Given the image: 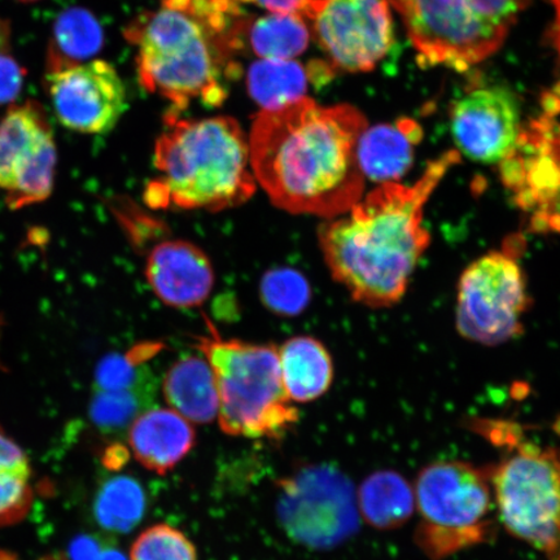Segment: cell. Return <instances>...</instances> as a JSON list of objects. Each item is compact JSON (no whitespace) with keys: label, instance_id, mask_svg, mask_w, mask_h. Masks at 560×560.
Listing matches in <instances>:
<instances>
[{"label":"cell","instance_id":"16","mask_svg":"<svg viewBox=\"0 0 560 560\" xmlns=\"http://www.w3.org/2000/svg\"><path fill=\"white\" fill-rule=\"evenodd\" d=\"M196 433L177 411L151 408L130 425L129 444L136 459L159 475L172 471L191 452Z\"/></svg>","mask_w":560,"mask_h":560},{"label":"cell","instance_id":"35","mask_svg":"<svg viewBox=\"0 0 560 560\" xmlns=\"http://www.w3.org/2000/svg\"><path fill=\"white\" fill-rule=\"evenodd\" d=\"M11 42L10 24L0 18V52L9 51Z\"/></svg>","mask_w":560,"mask_h":560},{"label":"cell","instance_id":"9","mask_svg":"<svg viewBox=\"0 0 560 560\" xmlns=\"http://www.w3.org/2000/svg\"><path fill=\"white\" fill-rule=\"evenodd\" d=\"M278 488V517L293 541L312 549H331L359 529L357 494L338 468H303L279 480Z\"/></svg>","mask_w":560,"mask_h":560},{"label":"cell","instance_id":"14","mask_svg":"<svg viewBox=\"0 0 560 560\" xmlns=\"http://www.w3.org/2000/svg\"><path fill=\"white\" fill-rule=\"evenodd\" d=\"M451 128L465 156L481 164H502L520 142V103L506 88H475L453 103Z\"/></svg>","mask_w":560,"mask_h":560},{"label":"cell","instance_id":"21","mask_svg":"<svg viewBox=\"0 0 560 560\" xmlns=\"http://www.w3.org/2000/svg\"><path fill=\"white\" fill-rule=\"evenodd\" d=\"M103 44V30L93 13L77 7L61 12L52 27L46 72L90 61Z\"/></svg>","mask_w":560,"mask_h":560},{"label":"cell","instance_id":"33","mask_svg":"<svg viewBox=\"0 0 560 560\" xmlns=\"http://www.w3.org/2000/svg\"><path fill=\"white\" fill-rule=\"evenodd\" d=\"M109 542L112 541L107 538L97 535L77 536L66 551L48 560H100L105 546Z\"/></svg>","mask_w":560,"mask_h":560},{"label":"cell","instance_id":"12","mask_svg":"<svg viewBox=\"0 0 560 560\" xmlns=\"http://www.w3.org/2000/svg\"><path fill=\"white\" fill-rule=\"evenodd\" d=\"M311 25L331 68L349 73L373 70L395 40L387 0H327Z\"/></svg>","mask_w":560,"mask_h":560},{"label":"cell","instance_id":"28","mask_svg":"<svg viewBox=\"0 0 560 560\" xmlns=\"http://www.w3.org/2000/svg\"><path fill=\"white\" fill-rule=\"evenodd\" d=\"M130 560H198V555L179 529L156 524L138 536L131 546Z\"/></svg>","mask_w":560,"mask_h":560},{"label":"cell","instance_id":"15","mask_svg":"<svg viewBox=\"0 0 560 560\" xmlns=\"http://www.w3.org/2000/svg\"><path fill=\"white\" fill-rule=\"evenodd\" d=\"M145 278L159 300L179 310L205 304L215 280L206 252L180 240L161 242L150 252Z\"/></svg>","mask_w":560,"mask_h":560},{"label":"cell","instance_id":"23","mask_svg":"<svg viewBox=\"0 0 560 560\" xmlns=\"http://www.w3.org/2000/svg\"><path fill=\"white\" fill-rule=\"evenodd\" d=\"M311 23L296 15L269 13L245 21L243 39L260 60H295L306 51L311 42Z\"/></svg>","mask_w":560,"mask_h":560},{"label":"cell","instance_id":"31","mask_svg":"<svg viewBox=\"0 0 560 560\" xmlns=\"http://www.w3.org/2000/svg\"><path fill=\"white\" fill-rule=\"evenodd\" d=\"M25 70L9 51L0 52V105L15 102L23 90Z\"/></svg>","mask_w":560,"mask_h":560},{"label":"cell","instance_id":"20","mask_svg":"<svg viewBox=\"0 0 560 560\" xmlns=\"http://www.w3.org/2000/svg\"><path fill=\"white\" fill-rule=\"evenodd\" d=\"M355 494L363 521L377 530L401 528L416 513L415 488L396 471L371 474Z\"/></svg>","mask_w":560,"mask_h":560},{"label":"cell","instance_id":"38","mask_svg":"<svg viewBox=\"0 0 560 560\" xmlns=\"http://www.w3.org/2000/svg\"><path fill=\"white\" fill-rule=\"evenodd\" d=\"M19 2L33 3V2H38V0H19Z\"/></svg>","mask_w":560,"mask_h":560},{"label":"cell","instance_id":"17","mask_svg":"<svg viewBox=\"0 0 560 560\" xmlns=\"http://www.w3.org/2000/svg\"><path fill=\"white\" fill-rule=\"evenodd\" d=\"M422 139V128L411 118L368 126L357 145L363 177L377 185L397 184L415 163L416 149Z\"/></svg>","mask_w":560,"mask_h":560},{"label":"cell","instance_id":"10","mask_svg":"<svg viewBox=\"0 0 560 560\" xmlns=\"http://www.w3.org/2000/svg\"><path fill=\"white\" fill-rule=\"evenodd\" d=\"M529 306L527 283L511 250H493L462 275L457 296V328L466 339L495 346L523 331Z\"/></svg>","mask_w":560,"mask_h":560},{"label":"cell","instance_id":"13","mask_svg":"<svg viewBox=\"0 0 560 560\" xmlns=\"http://www.w3.org/2000/svg\"><path fill=\"white\" fill-rule=\"evenodd\" d=\"M45 86L60 124L82 135H105L128 108L125 83L104 60L46 72Z\"/></svg>","mask_w":560,"mask_h":560},{"label":"cell","instance_id":"32","mask_svg":"<svg viewBox=\"0 0 560 560\" xmlns=\"http://www.w3.org/2000/svg\"><path fill=\"white\" fill-rule=\"evenodd\" d=\"M0 474L32 476L30 459L0 427Z\"/></svg>","mask_w":560,"mask_h":560},{"label":"cell","instance_id":"24","mask_svg":"<svg viewBox=\"0 0 560 560\" xmlns=\"http://www.w3.org/2000/svg\"><path fill=\"white\" fill-rule=\"evenodd\" d=\"M145 493L131 476H114L97 490L94 516L105 530L129 534L145 514Z\"/></svg>","mask_w":560,"mask_h":560},{"label":"cell","instance_id":"11","mask_svg":"<svg viewBox=\"0 0 560 560\" xmlns=\"http://www.w3.org/2000/svg\"><path fill=\"white\" fill-rule=\"evenodd\" d=\"M56 145L38 103L12 107L0 121V190L12 210L39 205L54 188Z\"/></svg>","mask_w":560,"mask_h":560},{"label":"cell","instance_id":"18","mask_svg":"<svg viewBox=\"0 0 560 560\" xmlns=\"http://www.w3.org/2000/svg\"><path fill=\"white\" fill-rule=\"evenodd\" d=\"M163 394L171 409L188 422H213L220 411L219 388L205 355H188L167 370Z\"/></svg>","mask_w":560,"mask_h":560},{"label":"cell","instance_id":"4","mask_svg":"<svg viewBox=\"0 0 560 560\" xmlns=\"http://www.w3.org/2000/svg\"><path fill=\"white\" fill-rule=\"evenodd\" d=\"M155 167L158 178L144 192L147 206L153 209L217 213L243 206L257 190L248 138L231 117L167 116L156 140Z\"/></svg>","mask_w":560,"mask_h":560},{"label":"cell","instance_id":"30","mask_svg":"<svg viewBox=\"0 0 560 560\" xmlns=\"http://www.w3.org/2000/svg\"><path fill=\"white\" fill-rule=\"evenodd\" d=\"M226 2L237 7L241 4H252L260 7V9L270 13L296 15L312 23L327 0H226Z\"/></svg>","mask_w":560,"mask_h":560},{"label":"cell","instance_id":"27","mask_svg":"<svg viewBox=\"0 0 560 560\" xmlns=\"http://www.w3.org/2000/svg\"><path fill=\"white\" fill-rule=\"evenodd\" d=\"M260 299L270 312L295 317L311 304L312 287L296 269H271L261 278Z\"/></svg>","mask_w":560,"mask_h":560},{"label":"cell","instance_id":"19","mask_svg":"<svg viewBox=\"0 0 560 560\" xmlns=\"http://www.w3.org/2000/svg\"><path fill=\"white\" fill-rule=\"evenodd\" d=\"M283 387L292 402H311L330 389L334 365L324 345L311 336H296L278 348Z\"/></svg>","mask_w":560,"mask_h":560},{"label":"cell","instance_id":"3","mask_svg":"<svg viewBox=\"0 0 560 560\" xmlns=\"http://www.w3.org/2000/svg\"><path fill=\"white\" fill-rule=\"evenodd\" d=\"M237 5L226 0H163L125 32L137 47L139 81L174 114L195 101L220 105L243 42Z\"/></svg>","mask_w":560,"mask_h":560},{"label":"cell","instance_id":"1","mask_svg":"<svg viewBox=\"0 0 560 560\" xmlns=\"http://www.w3.org/2000/svg\"><path fill=\"white\" fill-rule=\"evenodd\" d=\"M368 126L352 105L324 107L310 96L261 110L248 138L257 185L291 214L326 221L345 214L365 190L357 145Z\"/></svg>","mask_w":560,"mask_h":560},{"label":"cell","instance_id":"36","mask_svg":"<svg viewBox=\"0 0 560 560\" xmlns=\"http://www.w3.org/2000/svg\"><path fill=\"white\" fill-rule=\"evenodd\" d=\"M100 560H130L124 555L120 549L115 548V545L109 542L105 546Z\"/></svg>","mask_w":560,"mask_h":560},{"label":"cell","instance_id":"7","mask_svg":"<svg viewBox=\"0 0 560 560\" xmlns=\"http://www.w3.org/2000/svg\"><path fill=\"white\" fill-rule=\"evenodd\" d=\"M416 544L430 560H444L492 540L497 516L488 468L440 460L419 472Z\"/></svg>","mask_w":560,"mask_h":560},{"label":"cell","instance_id":"2","mask_svg":"<svg viewBox=\"0 0 560 560\" xmlns=\"http://www.w3.org/2000/svg\"><path fill=\"white\" fill-rule=\"evenodd\" d=\"M459 152L431 161L415 185L384 184L348 212L322 223V255L357 303L387 307L402 299L431 236L423 210Z\"/></svg>","mask_w":560,"mask_h":560},{"label":"cell","instance_id":"5","mask_svg":"<svg viewBox=\"0 0 560 560\" xmlns=\"http://www.w3.org/2000/svg\"><path fill=\"white\" fill-rule=\"evenodd\" d=\"M198 349L213 370L220 396V427L226 435L280 439L299 420L280 374L278 348L272 345L198 338Z\"/></svg>","mask_w":560,"mask_h":560},{"label":"cell","instance_id":"29","mask_svg":"<svg viewBox=\"0 0 560 560\" xmlns=\"http://www.w3.org/2000/svg\"><path fill=\"white\" fill-rule=\"evenodd\" d=\"M30 476L0 474V527L24 520L33 503Z\"/></svg>","mask_w":560,"mask_h":560},{"label":"cell","instance_id":"34","mask_svg":"<svg viewBox=\"0 0 560 560\" xmlns=\"http://www.w3.org/2000/svg\"><path fill=\"white\" fill-rule=\"evenodd\" d=\"M126 460H128V452H126L122 446L117 445L110 447V450L105 453L104 464L110 468V470L122 466Z\"/></svg>","mask_w":560,"mask_h":560},{"label":"cell","instance_id":"37","mask_svg":"<svg viewBox=\"0 0 560 560\" xmlns=\"http://www.w3.org/2000/svg\"><path fill=\"white\" fill-rule=\"evenodd\" d=\"M552 3H555L557 12L556 40L560 54V0H552Z\"/></svg>","mask_w":560,"mask_h":560},{"label":"cell","instance_id":"26","mask_svg":"<svg viewBox=\"0 0 560 560\" xmlns=\"http://www.w3.org/2000/svg\"><path fill=\"white\" fill-rule=\"evenodd\" d=\"M160 347L147 342L139 345L125 354H108L95 369L94 392H118L132 389L147 381L152 374L145 363L156 355Z\"/></svg>","mask_w":560,"mask_h":560},{"label":"cell","instance_id":"22","mask_svg":"<svg viewBox=\"0 0 560 560\" xmlns=\"http://www.w3.org/2000/svg\"><path fill=\"white\" fill-rule=\"evenodd\" d=\"M312 81V67L295 60H258L248 70L252 100L262 110H278L304 100Z\"/></svg>","mask_w":560,"mask_h":560},{"label":"cell","instance_id":"8","mask_svg":"<svg viewBox=\"0 0 560 560\" xmlns=\"http://www.w3.org/2000/svg\"><path fill=\"white\" fill-rule=\"evenodd\" d=\"M419 61L459 72L499 51L527 0H387Z\"/></svg>","mask_w":560,"mask_h":560},{"label":"cell","instance_id":"25","mask_svg":"<svg viewBox=\"0 0 560 560\" xmlns=\"http://www.w3.org/2000/svg\"><path fill=\"white\" fill-rule=\"evenodd\" d=\"M155 390L152 377L132 389L94 392L89 408L91 422L109 433L128 429L142 412L151 409Z\"/></svg>","mask_w":560,"mask_h":560},{"label":"cell","instance_id":"6","mask_svg":"<svg viewBox=\"0 0 560 560\" xmlns=\"http://www.w3.org/2000/svg\"><path fill=\"white\" fill-rule=\"evenodd\" d=\"M500 429L490 439L503 457L488 467L499 522L546 559L560 560V451Z\"/></svg>","mask_w":560,"mask_h":560}]
</instances>
